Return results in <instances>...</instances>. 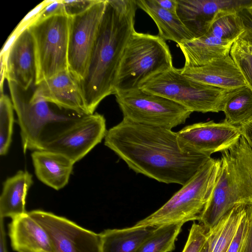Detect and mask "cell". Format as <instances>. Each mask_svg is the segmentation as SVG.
Listing matches in <instances>:
<instances>
[{
  "instance_id": "obj_1",
  "label": "cell",
  "mask_w": 252,
  "mask_h": 252,
  "mask_svg": "<svg viewBox=\"0 0 252 252\" xmlns=\"http://www.w3.org/2000/svg\"><path fill=\"white\" fill-rule=\"evenodd\" d=\"M104 139L130 169L165 184L184 185L211 158L183 147L171 129L124 118Z\"/></svg>"
},
{
  "instance_id": "obj_2",
  "label": "cell",
  "mask_w": 252,
  "mask_h": 252,
  "mask_svg": "<svg viewBox=\"0 0 252 252\" xmlns=\"http://www.w3.org/2000/svg\"><path fill=\"white\" fill-rule=\"evenodd\" d=\"M136 0H107L103 16L84 78L79 82L85 109L93 114L113 94L117 70L134 29Z\"/></svg>"
},
{
  "instance_id": "obj_3",
  "label": "cell",
  "mask_w": 252,
  "mask_h": 252,
  "mask_svg": "<svg viewBox=\"0 0 252 252\" xmlns=\"http://www.w3.org/2000/svg\"><path fill=\"white\" fill-rule=\"evenodd\" d=\"M220 168L199 221L208 231L234 208L252 206V149L241 135L221 152Z\"/></svg>"
},
{
  "instance_id": "obj_4",
  "label": "cell",
  "mask_w": 252,
  "mask_h": 252,
  "mask_svg": "<svg viewBox=\"0 0 252 252\" xmlns=\"http://www.w3.org/2000/svg\"><path fill=\"white\" fill-rule=\"evenodd\" d=\"M20 128L23 152L42 150L88 115L62 109L52 103L31 98L27 91L7 81ZM90 115V114H89Z\"/></svg>"
},
{
  "instance_id": "obj_5",
  "label": "cell",
  "mask_w": 252,
  "mask_h": 252,
  "mask_svg": "<svg viewBox=\"0 0 252 252\" xmlns=\"http://www.w3.org/2000/svg\"><path fill=\"white\" fill-rule=\"evenodd\" d=\"M173 67L172 55L165 40L159 35L135 31L124 51L113 94L139 89L151 78Z\"/></svg>"
},
{
  "instance_id": "obj_6",
  "label": "cell",
  "mask_w": 252,
  "mask_h": 252,
  "mask_svg": "<svg viewBox=\"0 0 252 252\" xmlns=\"http://www.w3.org/2000/svg\"><path fill=\"white\" fill-rule=\"evenodd\" d=\"M220 168V158L210 159L164 204L136 227L158 226L199 220L200 215L214 187Z\"/></svg>"
},
{
  "instance_id": "obj_7",
  "label": "cell",
  "mask_w": 252,
  "mask_h": 252,
  "mask_svg": "<svg viewBox=\"0 0 252 252\" xmlns=\"http://www.w3.org/2000/svg\"><path fill=\"white\" fill-rule=\"evenodd\" d=\"M140 88L168 98L192 113L222 111L226 100L235 90L199 83L174 66L151 78Z\"/></svg>"
},
{
  "instance_id": "obj_8",
  "label": "cell",
  "mask_w": 252,
  "mask_h": 252,
  "mask_svg": "<svg viewBox=\"0 0 252 252\" xmlns=\"http://www.w3.org/2000/svg\"><path fill=\"white\" fill-rule=\"evenodd\" d=\"M69 16L62 12L34 22L27 28L33 39L36 61L35 86L68 70Z\"/></svg>"
},
{
  "instance_id": "obj_9",
  "label": "cell",
  "mask_w": 252,
  "mask_h": 252,
  "mask_svg": "<svg viewBox=\"0 0 252 252\" xmlns=\"http://www.w3.org/2000/svg\"><path fill=\"white\" fill-rule=\"evenodd\" d=\"M114 95L123 118L142 125L172 129L184 124L192 113L168 98L141 88Z\"/></svg>"
},
{
  "instance_id": "obj_10",
  "label": "cell",
  "mask_w": 252,
  "mask_h": 252,
  "mask_svg": "<svg viewBox=\"0 0 252 252\" xmlns=\"http://www.w3.org/2000/svg\"><path fill=\"white\" fill-rule=\"evenodd\" d=\"M107 0H96L84 12L69 17L68 67L81 81L84 77Z\"/></svg>"
},
{
  "instance_id": "obj_11",
  "label": "cell",
  "mask_w": 252,
  "mask_h": 252,
  "mask_svg": "<svg viewBox=\"0 0 252 252\" xmlns=\"http://www.w3.org/2000/svg\"><path fill=\"white\" fill-rule=\"evenodd\" d=\"M28 213L45 230L56 252H101L100 233L50 212L36 210Z\"/></svg>"
},
{
  "instance_id": "obj_12",
  "label": "cell",
  "mask_w": 252,
  "mask_h": 252,
  "mask_svg": "<svg viewBox=\"0 0 252 252\" xmlns=\"http://www.w3.org/2000/svg\"><path fill=\"white\" fill-rule=\"evenodd\" d=\"M106 131L104 117L94 113L86 116L42 150L61 154L75 163L101 142Z\"/></svg>"
},
{
  "instance_id": "obj_13",
  "label": "cell",
  "mask_w": 252,
  "mask_h": 252,
  "mask_svg": "<svg viewBox=\"0 0 252 252\" xmlns=\"http://www.w3.org/2000/svg\"><path fill=\"white\" fill-rule=\"evenodd\" d=\"M177 133L183 147L210 157L230 148L242 135L239 126L213 121L186 126Z\"/></svg>"
},
{
  "instance_id": "obj_14",
  "label": "cell",
  "mask_w": 252,
  "mask_h": 252,
  "mask_svg": "<svg viewBox=\"0 0 252 252\" xmlns=\"http://www.w3.org/2000/svg\"><path fill=\"white\" fill-rule=\"evenodd\" d=\"M31 98L52 103L81 115H89L85 107L79 80L65 70L35 86Z\"/></svg>"
},
{
  "instance_id": "obj_15",
  "label": "cell",
  "mask_w": 252,
  "mask_h": 252,
  "mask_svg": "<svg viewBox=\"0 0 252 252\" xmlns=\"http://www.w3.org/2000/svg\"><path fill=\"white\" fill-rule=\"evenodd\" d=\"M5 56V78L28 91L35 84L36 61L32 36L28 28L14 39Z\"/></svg>"
},
{
  "instance_id": "obj_16",
  "label": "cell",
  "mask_w": 252,
  "mask_h": 252,
  "mask_svg": "<svg viewBox=\"0 0 252 252\" xmlns=\"http://www.w3.org/2000/svg\"><path fill=\"white\" fill-rule=\"evenodd\" d=\"M177 14L194 38L207 33L212 20L220 10L239 11L252 5V0H177Z\"/></svg>"
},
{
  "instance_id": "obj_17",
  "label": "cell",
  "mask_w": 252,
  "mask_h": 252,
  "mask_svg": "<svg viewBox=\"0 0 252 252\" xmlns=\"http://www.w3.org/2000/svg\"><path fill=\"white\" fill-rule=\"evenodd\" d=\"M181 72L199 83L225 90H234L247 86L230 54L201 66L183 67Z\"/></svg>"
},
{
  "instance_id": "obj_18",
  "label": "cell",
  "mask_w": 252,
  "mask_h": 252,
  "mask_svg": "<svg viewBox=\"0 0 252 252\" xmlns=\"http://www.w3.org/2000/svg\"><path fill=\"white\" fill-rule=\"evenodd\" d=\"M9 236L17 252H56L45 230L28 212L12 219Z\"/></svg>"
},
{
  "instance_id": "obj_19",
  "label": "cell",
  "mask_w": 252,
  "mask_h": 252,
  "mask_svg": "<svg viewBox=\"0 0 252 252\" xmlns=\"http://www.w3.org/2000/svg\"><path fill=\"white\" fill-rule=\"evenodd\" d=\"M31 156L35 174L42 183L57 190L67 184L75 164L70 159L45 150L34 151Z\"/></svg>"
},
{
  "instance_id": "obj_20",
  "label": "cell",
  "mask_w": 252,
  "mask_h": 252,
  "mask_svg": "<svg viewBox=\"0 0 252 252\" xmlns=\"http://www.w3.org/2000/svg\"><path fill=\"white\" fill-rule=\"evenodd\" d=\"M233 44L207 33L178 46L185 58L183 67H195L226 57Z\"/></svg>"
},
{
  "instance_id": "obj_21",
  "label": "cell",
  "mask_w": 252,
  "mask_h": 252,
  "mask_svg": "<svg viewBox=\"0 0 252 252\" xmlns=\"http://www.w3.org/2000/svg\"><path fill=\"white\" fill-rule=\"evenodd\" d=\"M136 1L137 6L154 21L159 36L164 40L173 41L179 45L194 38L177 14L161 7L155 0H136Z\"/></svg>"
},
{
  "instance_id": "obj_22",
  "label": "cell",
  "mask_w": 252,
  "mask_h": 252,
  "mask_svg": "<svg viewBox=\"0 0 252 252\" xmlns=\"http://www.w3.org/2000/svg\"><path fill=\"white\" fill-rule=\"evenodd\" d=\"M32 183V176L26 170L18 171L5 181L0 196V218L12 219L27 213L26 198Z\"/></svg>"
},
{
  "instance_id": "obj_23",
  "label": "cell",
  "mask_w": 252,
  "mask_h": 252,
  "mask_svg": "<svg viewBox=\"0 0 252 252\" xmlns=\"http://www.w3.org/2000/svg\"><path fill=\"white\" fill-rule=\"evenodd\" d=\"M153 228L132 227L101 232V252H135Z\"/></svg>"
},
{
  "instance_id": "obj_24",
  "label": "cell",
  "mask_w": 252,
  "mask_h": 252,
  "mask_svg": "<svg viewBox=\"0 0 252 252\" xmlns=\"http://www.w3.org/2000/svg\"><path fill=\"white\" fill-rule=\"evenodd\" d=\"M239 12L236 9L219 11L213 17L207 33L222 40L234 43L246 30Z\"/></svg>"
},
{
  "instance_id": "obj_25",
  "label": "cell",
  "mask_w": 252,
  "mask_h": 252,
  "mask_svg": "<svg viewBox=\"0 0 252 252\" xmlns=\"http://www.w3.org/2000/svg\"><path fill=\"white\" fill-rule=\"evenodd\" d=\"M224 122L240 126L252 119V90L248 86L235 90L226 100Z\"/></svg>"
},
{
  "instance_id": "obj_26",
  "label": "cell",
  "mask_w": 252,
  "mask_h": 252,
  "mask_svg": "<svg viewBox=\"0 0 252 252\" xmlns=\"http://www.w3.org/2000/svg\"><path fill=\"white\" fill-rule=\"evenodd\" d=\"M183 223H170L154 227L135 252H171Z\"/></svg>"
},
{
  "instance_id": "obj_27",
  "label": "cell",
  "mask_w": 252,
  "mask_h": 252,
  "mask_svg": "<svg viewBox=\"0 0 252 252\" xmlns=\"http://www.w3.org/2000/svg\"><path fill=\"white\" fill-rule=\"evenodd\" d=\"M246 26L245 32L233 43L230 55L252 90V26Z\"/></svg>"
},
{
  "instance_id": "obj_28",
  "label": "cell",
  "mask_w": 252,
  "mask_h": 252,
  "mask_svg": "<svg viewBox=\"0 0 252 252\" xmlns=\"http://www.w3.org/2000/svg\"><path fill=\"white\" fill-rule=\"evenodd\" d=\"M14 106L8 96L0 95V155L5 156L12 142L14 124Z\"/></svg>"
},
{
  "instance_id": "obj_29",
  "label": "cell",
  "mask_w": 252,
  "mask_h": 252,
  "mask_svg": "<svg viewBox=\"0 0 252 252\" xmlns=\"http://www.w3.org/2000/svg\"><path fill=\"white\" fill-rule=\"evenodd\" d=\"M247 206L233 208L226 216L222 228L211 252H227L240 221L246 213Z\"/></svg>"
},
{
  "instance_id": "obj_30",
  "label": "cell",
  "mask_w": 252,
  "mask_h": 252,
  "mask_svg": "<svg viewBox=\"0 0 252 252\" xmlns=\"http://www.w3.org/2000/svg\"><path fill=\"white\" fill-rule=\"evenodd\" d=\"M208 235V230L202 224L194 222L182 252H200Z\"/></svg>"
},
{
  "instance_id": "obj_31",
  "label": "cell",
  "mask_w": 252,
  "mask_h": 252,
  "mask_svg": "<svg viewBox=\"0 0 252 252\" xmlns=\"http://www.w3.org/2000/svg\"><path fill=\"white\" fill-rule=\"evenodd\" d=\"M249 226L247 212L242 218L227 252H240L245 242Z\"/></svg>"
},
{
  "instance_id": "obj_32",
  "label": "cell",
  "mask_w": 252,
  "mask_h": 252,
  "mask_svg": "<svg viewBox=\"0 0 252 252\" xmlns=\"http://www.w3.org/2000/svg\"><path fill=\"white\" fill-rule=\"evenodd\" d=\"M65 13L69 17L80 14L95 3L96 0H62Z\"/></svg>"
},
{
  "instance_id": "obj_33",
  "label": "cell",
  "mask_w": 252,
  "mask_h": 252,
  "mask_svg": "<svg viewBox=\"0 0 252 252\" xmlns=\"http://www.w3.org/2000/svg\"><path fill=\"white\" fill-rule=\"evenodd\" d=\"M62 12L65 13L62 0H51L35 16L33 23L42 20L55 14Z\"/></svg>"
},
{
  "instance_id": "obj_34",
  "label": "cell",
  "mask_w": 252,
  "mask_h": 252,
  "mask_svg": "<svg viewBox=\"0 0 252 252\" xmlns=\"http://www.w3.org/2000/svg\"><path fill=\"white\" fill-rule=\"evenodd\" d=\"M226 216L214 228L208 231L207 240L200 252H211L217 239L225 223Z\"/></svg>"
},
{
  "instance_id": "obj_35",
  "label": "cell",
  "mask_w": 252,
  "mask_h": 252,
  "mask_svg": "<svg viewBox=\"0 0 252 252\" xmlns=\"http://www.w3.org/2000/svg\"><path fill=\"white\" fill-rule=\"evenodd\" d=\"M247 209L249 217V226L240 252H252V206H248Z\"/></svg>"
},
{
  "instance_id": "obj_36",
  "label": "cell",
  "mask_w": 252,
  "mask_h": 252,
  "mask_svg": "<svg viewBox=\"0 0 252 252\" xmlns=\"http://www.w3.org/2000/svg\"><path fill=\"white\" fill-rule=\"evenodd\" d=\"M239 127L241 135L252 149V119Z\"/></svg>"
},
{
  "instance_id": "obj_37",
  "label": "cell",
  "mask_w": 252,
  "mask_h": 252,
  "mask_svg": "<svg viewBox=\"0 0 252 252\" xmlns=\"http://www.w3.org/2000/svg\"><path fill=\"white\" fill-rule=\"evenodd\" d=\"M156 2L163 9L177 14V0H155Z\"/></svg>"
},
{
  "instance_id": "obj_38",
  "label": "cell",
  "mask_w": 252,
  "mask_h": 252,
  "mask_svg": "<svg viewBox=\"0 0 252 252\" xmlns=\"http://www.w3.org/2000/svg\"><path fill=\"white\" fill-rule=\"evenodd\" d=\"M3 220L0 218V252H7Z\"/></svg>"
},
{
  "instance_id": "obj_39",
  "label": "cell",
  "mask_w": 252,
  "mask_h": 252,
  "mask_svg": "<svg viewBox=\"0 0 252 252\" xmlns=\"http://www.w3.org/2000/svg\"><path fill=\"white\" fill-rule=\"evenodd\" d=\"M246 9H248L252 11V5L251 6H250V7L247 8Z\"/></svg>"
},
{
  "instance_id": "obj_40",
  "label": "cell",
  "mask_w": 252,
  "mask_h": 252,
  "mask_svg": "<svg viewBox=\"0 0 252 252\" xmlns=\"http://www.w3.org/2000/svg\"></svg>"
}]
</instances>
